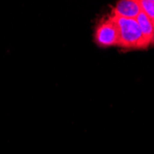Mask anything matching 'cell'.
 <instances>
[{"mask_svg":"<svg viewBox=\"0 0 154 154\" xmlns=\"http://www.w3.org/2000/svg\"><path fill=\"white\" fill-rule=\"evenodd\" d=\"M139 28H140L145 44L149 47V45L152 42V36H153V31H154V25L151 22V20L145 15L141 11L138 14V16L136 19Z\"/></svg>","mask_w":154,"mask_h":154,"instance_id":"cell-4","label":"cell"},{"mask_svg":"<svg viewBox=\"0 0 154 154\" xmlns=\"http://www.w3.org/2000/svg\"><path fill=\"white\" fill-rule=\"evenodd\" d=\"M151 43L154 45V31H153V36H152V42H151Z\"/></svg>","mask_w":154,"mask_h":154,"instance_id":"cell-6","label":"cell"},{"mask_svg":"<svg viewBox=\"0 0 154 154\" xmlns=\"http://www.w3.org/2000/svg\"><path fill=\"white\" fill-rule=\"evenodd\" d=\"M95 44L103 48L118 46L119 32L118 27L111 12L98 22L94 33Z\"/></svg>","mask_w":154,"mask_h":154,"instance_id":"cell-2","label":"cell"},{"mask_svg":"<svg viewBox=\"0 0 154 154\" xmlns=\"http://www.w3.org/2000/svg\"><path fill=\"white\" fill-rule=\"evenodd\" d=\"M112 13V12H111ZM113 16L118 27L119 44L118 46L125 49H145L148 46L136 19L120 18L114 13Z\"/></svg>","mask_w":154,"mask_h":154,"instance_id":"cell-1","label":"cell"},{"mask_svg":"<svg viewBox=\"0 0 154 154\" xmlns=\"http://www.w3.org/2000/svg\"><path fill=\"white\" fill-rule=\"evenodd\" d=\"M112 13L125 19H137L141 12L139 0H121L112 8Z\"/></svg>","mask_w":154,"mask_h":154,"instance_id":"cell-3","label":"cell"},{"mask_svg":"<svg viewBox=\"0 0 154 154\" xmlns=\"http://www.w3.org/2000/svg\"><path fill=\"white\" fill-rule=\"evenodd\" d=\"M141 11L151 20L154 25V0H139Z\"/></svg>","mask_w":154,"mask_h":154,"instance_id":"cell-5","label":"cell"}]
</instances>
